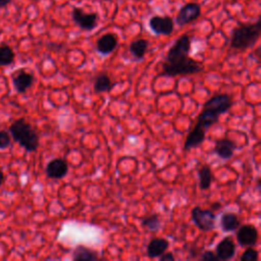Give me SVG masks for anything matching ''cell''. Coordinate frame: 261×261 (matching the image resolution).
Returning <instances> with one entry per match:
<instances>
[{
	"instance_id": "cell-31",
	"label": "cell",
	"mask_w": 261,
	"mask_h": 261,
	"mask_svg": "<svg viewBox=\"0 0 261 261\" xmlns=\"http://www.w3.org/2000/svg\"><path fill=\"white\" fill-rule=\"evenodd\" d=\"M2 182H3V173H2V171L0 170V186L2 185Z\"/></svg>"
},
{
	"instance_id": "cell-9",
	"label": "cell",
	"mask_w": 261,
	"mask_h": 261,
	"mask_svg": "<svg viewBox=\"0 0 261 261\" xmlns=\"http://www.w3.org/2000/svg\"><path fill=\"white\" fill-rule=\"evenodd\" d=\"M220 115L221 114L216 110H214L213 108L204 105L203 109L198 115L197 122L195 125L207 132L213 124H215L218 121Z\"/></svg>"
},
{
	"instance_id": "cell-8",
	"label": "cell",
	"mask_w": 261,
	"mask_h": 261,
	"mask_svg": "<svg viewBox=\"0 0 261 261\" xmlns=\"http://www.w3.org/2000/svg\"><path fill=\"white\" fill-rule=\"evenodd\" d=\"M201 14V7L198 3H188L184 5L178 13L176 14L175 21L178 25L188 24L194 20H196Z\"/></svg>"
},
{
	"instance_id": "cell-23",
	"label": "cell",
	"mask_w": 261,
	"mask_h": 261,
	"mask_svg": "<svg viewBox=\"0 0 261 261\" xmlns=\"http://www.w3.org/2000/svg\"><path fill=\"white\" fill-rule=\"evenodd\" d=\"M142 226L149 231H157L161 227V220L158 214H151L142 219Z\"/></svg>"
},
{
	"instance_id": "cell-4",
	"label": "cell",
	"mask_w": 261,
	"mask_h": 261,
	"mask_svg": "<svg viewBox=\"0 0 261 261\" xmlns=\"http://www.w3.org/2000/svg\"><path fill=\"white\" fill-rule=\"evenodd\" d=\"M192 219L196 226L204 231H210L215 228V213L212 209H203L195 206L191 211Z\"/></svg>"
},
{
	"instance_id": "cell-18",
	"label": "cell",
	"mask_w": 261,
	"mask_h": 261,
	"mask_svg": "<svg viewBox=\"0 0 261 261\" xmlns=\"http://www.w3.org/2000/svg\"><path fill=\"white\" fill-rule=\"evenodd\" d=\"M98 259V253L84 245H77L72 251L73 261H96Z\"/></svg>"
},
{
	"instance_id": "cell-16",
	"label": "cell",
	"mask_w": 261,
	"mask_h": 261,
	"mask_svg": "<svg viewBox=\"0 0 261 261\" xmlns=\"http://www.w3.org/2000/svg\"><path fill=\"white\" fill-rule=\"evenodd\" d=\"M169 248V242L164 238L152 239L147 245L146 254L150 259L158 258Z\"/></svg>"
},
{
	"instance_id": "cell-22",
	"label": "cell",
	"mask_w": 261,
	"mask_h": 261,
	"mask_svg": "<svg viewBox=\"0 0 261 261\" xmlns=\"http://www.w3.org/2000/svg\"><path fill=\"white\" fill-rule=\"evenodd\" d=\"M148 46H149V43L147 40L145 39H138V40H135L133 41L130 44H129V52L130 54L137 58V59H142L147 50H148Z\"/></svg>"
},
{
	"instance_id": "cell-24",
	"label": "cell",
	"mask_w": 261,
	"mask_h": 261,
	"mask_svg": "<svg viewBox=\"0 0 261 261\" xmlns=\"http://www.w3.org/2000/svg\"><path fill=\"white\" fill-rule=\"evenodd\" d=\"M14 52L8 45L0 46V65H9L14 60Z\"/></svg>"
},
{
	"instance_id": "cell-11",
	"label": "cell",
	"mask_w": 261,
	"mask_h": 261,
	"mask_svg": "<svg viewBox=\"0 0 261 261\" xmlns=\"http://www.w3.org/2000/svg\"><path fill=\"white\" fill-rule=\"evenodd\" d=\"M46 174L49 178L53 179H60L67 174L68 171V164L62 158H55L49 161L46 166Z\"/></svg>"
},
{
	"instance_id": "cell-21",
	"label": "cell",
	"mask_w": 261,
	"mask_h": 261,
	"mask_svg": "<svg viewBox=\"0 0 261 261\" xmlns=\"http://www.w3.org/2000/svg\"><path fill=\"white\" fill-rule=\"evenodd\" d=\"M199 176V187L201 190H208L212 184L213 174L209 165L204 164L198 170Z\"/></svg>"
},
{
	"instance_id": "cell-10",
	"label": "cell",
	"mask_w": 261,
	"mask_h": 261,
	"mask_svg": "<svg viewBox=\"0 0 261 261\" xmlns=\"http://www.w3.org/2000/svg\"><path fill=\"white\" fill-rule=\"evenodd\" d=\"M11 79L13 87L18 93L27 92V90L30 89L34 83V75L23 68L14 71Z\"/></svg>"
},
{
	"instance_id": "cell-26",
	"label": "cell",
	"mask_w": 261,
	"mask_h": 261,
	"mask_svg": "<svg viewBox=\"0 0 261 261\" xmlns=\"http://www.w3.org/2000/svg\"><path fill=\"white\" fill-rule=\"evenodd\" d=\"M11 144V138L5 130H0V149H5Z\"/></svg>"
},
{
	"instance_id": "cell-15",
	"label": "cell",
	"mask_w": 261,
	"mask_h": 261,
	"mask_svg": "<svg viewBox=\"0 0 261 261\" xmlns=\"http://www.w3.org/2000/svg\"><path fill=\"white\" fill-rule=\"evenodd\" d=\"M236 150H237V144L230 139L223 138L216 142L213 151L219 158L226 160L232 157Z\"/></svg>"
},
{
	"instance_id": "cell-14",
	"label": "cell",
	"mask_w": 261,
	"mask_h": 261,
	"mask_svg": "<svg viewBox=\"0 0 261 261\" xmlns=\"http://www.w3.org/2000/svg\"><path fill=\"white\" fill-rule=\"evenodd\" d=\"M118 39L115 34L108 33L101 36L96 42V49L102 55H108L113 52L117 46Z\"/></svg>"
},
{
	"instance_id": "cell-6",
	"label": "cell",
	"mask_w": 261,
	"mask_h": 261,
	"mask_svg": "<svg viewBox=\"0 0 261 261\" xmlns=\"http://www.w3.org/2000/svg\"><path fill=\"white\" fill-rule=\"evenodd\" d=\"M72 20L84 31H92L97 25V13H85L80 7H74L71 12Z\"/></svg>"
},
{
	"instance_id": "cell-28",
	"label": "cell",
	"mask_w": 261,
	"mask_h": 261,
	"mask_svg": "<svg viewBox=\"0 0 261 261\" xmlns=\"http://www.w3.org/2000/svg\"><path fill=\"white\" fill-rule=\"evenodd\" d=\"M160 261H174L175 257L173 256V254L171 252H164L162 255H160L159 257Z\"/></svg>"
},
{
	"instance_id": "cell-20",
	"label": "cell",
	"mask_w": 261,
	"mask_h": 261,
	"mask_svg": "<svg viewBox=\"0 0 261 261\" xmlns=\"http://www.w3.org/2000/svg\"><path fill=\"white\" fill-rule=\"evenodd\" d=\"M113 83L109 75L105 72L98 74L94 81V91L96 93H106L113 88Z\"/></svg>"
},
{
	"instance_id": "cell-30",
	"label": "cell",
	"mask_w": 261,
	"mask_h": 261,
	"mask_svg": "<svg viewBox=\"0 0 261 261\" xmlns=\"http://www.w3.org/2000/svg\"><path fill=\"white\" fill-rule=\"evenodd\" d=\"M220 204L219 203H215V204H212V206H211V209L214 211L215 209H218V208H220Z\"/></svg>"
},
{
	"instance_id": "cell-7",
	"label": "cell",
	"mask_w": 261,
	"mask_h": 261,
	"mask_svg": "<svg viewBox=\"0 0 261 261\" xmlns=\"http://www.w3.org/2000/svg\"><path fill=\"white\" fill-rule=\"evenodd\" d=\"M149 27L156 35L168 36L173 32L174 22L173 19L169 16L154 15L149 20Z\"/></svg>"
},
{
	"instance_id": "cell-12",
	"label": "cell",
	"mask_w": 261,
	"mask_h": 261,
	"mask_svg": "<svg viewBox=\"0 0 261 261\" xmlns=\"http://www.w3.org/2000/svg\"><path fill=\"white\" fill-rule=\"evenodd\" d=\"M204 105L213 108L220 114H223L231 108L232 100L230 96H228L227 94H218L210 98L208 101H206Z\"/></svg>"
},
{
	"instance_id": "cell-3",
	"label": "cell",
	"mask_w": 261,
	"mask_h": 261,
	"mask_svg": "<svg viewBox=\"0 0 261 261\" xmlns=\"http://www.w3.org/2000/svg\"><path fill=\"white\" fill-rule=\"evenodd\" d=\"M260 32V19H258L255 23L242 24L233 29L230 38V47L237 50H246L253 47L259 40Z\"/></svg>"
},
{
	"instance_id": "cell-27",
	"label": "cell",
	"mask_w": 261,
	"mask_h": 261,
	"mask_svg": "<svg viewBox=\"0 0 261 261\" xmlns=\"http://www.w3.org/2000/svg\"><path fill=\"white\" fill-rule=\"evenodd\" d=\"M200 259L202 261H219L215 252H213L211 250H207V251L203 252L200 256Z\"/></svg>"
},
{
	"instance_id": "cell-25",
	"label": "cell",
	"mask_w": 261,
	"mask_h": 261,
	"mask_svg": "<svg viewBox=\"0 0 261 261\" xmlns=\"http://www.w3.org/2000/svg\"><path fill=\"white\" fill-rule=\"evenodd\" d=\"M258 258V251L253 247H247V249L241 256V261H257Z\"/></svg>"
},
{
	"instance_id": "cell-13",
	"label": "cell",
	"mask_w": 261,
	"mask_h": 261,
	"mask_svg": "<svg viewBox=\"0 0 261 261\" xmlns=\"http://www.w3.org/2000/svg\"><path fill=\"white\" fill-rule=\"evenodd\" d=\"M215 254L219 260H230L236 254V245L231 237H225L216 246Z\"/></svg>"
},
{
	"instance_id": "cell-1",
	"label": "cell",
	"mask_w": 261,
	"mask_h": 261,
	"mask_svg": "<svg viewBox=\"0 0 261 261\" xmlns=\"http://www.w3.org/2000/svg\"><path fill=\"white\" fill-rule=\"evenodd\" d=\"M191 39L188 35L179 37L168 50L162 63V75H188L202 71L204 65L190 57Z\"/></svg>"
},
{
	"instance_id": "cell-29",
	"label": "cell",
	"mask_w": 261,
	"mask_h": 261,
	"mask_svg": "<svg viewBox=\"0 0 261 261\" xmlns=\"http://www.w3.org/2000/svg\"><path fill=\"white\" fill-rule=\"evenodd\" d=\"M11 2V0H0V8L6 6L7 4H9Z\"/></svg>"
},
{
	"instance_id": "cell-2",
	"label": "cell",
	"mask_w": 261,
	"mask_h": 261,
	"mask_svg": "<svg viewBox=\"0 0 261 261\" xmlns=\"http://www.w3.org/2000/svg\"><path fill=\"white\" fill-rule=\"evenodd\" d=\"M12 139L28 152H34L39 147V135L23 118H18L9 126Z\"/></svg>"
},
{
	"instance_id": "cell-5",
	"label": "cell",
	"mask_w": 261,
	"mask_h": 261,
	"mask_svg": "<svg viewBox=\"0 0 261 261\" xmlns=\"http://www.w3.org/2000/svg\"><path fill=\"white\" fill-rule=\"evenodd\" d=\"M258 230L252 224H243L238 227L237 241L242 247H253L258 241Z\"/></svg>"
},
{
	"instance_id": "cell-17",
	"label": "cell",
	"mask_w": 261,
	"mask_h": 261,
	"mask_svg": "<svg viewBox=\"0 0 261 261\" xmlns=\"http://www.w3.org/2000/svg\"><path fill=\"white\" fill-rule=\"evenodd\" d=\"M206 138V132L198 126H194V128L189 133L185 144H184V149L185 150H191L194 148H198L203 144Z\"/></svg>"
},
{
	"instance_id": "cell-19",
	"label": "cell",
	"mask_w": 261,
	"mask_h": 261,
	"mask_svg": "<svg viewBox=\"0 0 261 261\" xmlns=\"http://www.w3.org/2000/svg\"><path fill=\"white\" fill-rule=\"evenodd\" d=\"M241 225L238 215L233 212H224L220 217V227L224 232L234 231Z\"/></svg>"
}]
</instances>
